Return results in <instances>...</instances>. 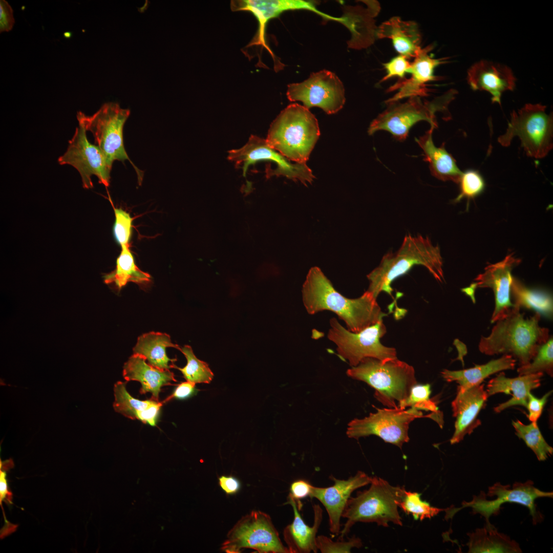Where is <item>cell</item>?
Wrapping results in <instances>:
<instances>
[{
    "label": "cell",
    "instance_id": "cell-11",
    "mask_svg": "<svg viewBox=\"0 0 553 553\" xmlns=\"http://www.w3.org/2000/svg\"><path fill=\"white\" fill-rule=\"evenodd\" d=\"M377 410L364 418L350 421L346 432L348 437L358 439L374 435L401 449L405 443L409 441V424L415 419L428 417L436 421L441 428L443 424L441 413L431 412L424 415L421 411L412 407L408 410L397 407Z\"/></svg>",
    "mask_w": 553,
    "mask_h": 553
},
{
    "label": "cell",
    "instance_id": "cell-26",
    "mask_svg": "<svg viewBox=\"0 0 553 553\" xmlns=\"http://www.w3.org/2000/svg\"><path fill=\"white\" fill-rule=\"evenodd\" d=\"M379 38H390L395 50L408 59L415 58L421 49V36L419 27L413 21H404L394 16L382 23L377 29Z\"/></svg>",
    "mask_w": 553,
    "mask_h": 553
},
{
    "label": "cell",
    "instance_id": "cell-48",
    "mask_svg": "<svg viewBox=\"0 0 553 553\" xmlns=\"http://www.w3.org/2000/svg\"><path fill=\"white\" fill-rule=\"evenodd\" d=\"M219 483L226 494H233L240 489L239 480L232 476H222L219 478Z\"/></svg>",
    "mask_w": 553,
    "mask_h": 553
},
{
    "label": "cell",
    "instance_id": "cell-32",
    "mask_svg": "<svg viewBox=\"0 0 553 553\" xmlns=\"http://www.w3.org/2000/svg\"><path fill=\"white\" fill-rule=\"evenodd\" d=\"M513 307L521 309H532L541 315L551 318L553 300L550 294L542 290L530 289L513 276L511 289Z\"/></svg>",
    "mask_w": 553,
    "mask_h": 553
},
{
    "label": "cell",
    "instance_id": "cell-16",
    "mask_svg": "<svg viewBox=\"0 0 553 553\" xmlns=\"http://www.w3.org/2000/svg\"><path fill=\"white\" fill-rule=\"evenodd\" d=\"M286 95L291 101H301L308 109L319 107L328 114L337 113L345 102L342 82L334 73L325 70L312 73L302 82L288 84Z\"/></svg>",
    "mask_w": 553,
    "mask_h": 553
},
{
    "label": "cell",
    "instance_id": "cell-25",
    "mask_svg": "<svg viewBox=\"0 0 553 553\" xmlns=\"http://www.w3.org/2000/svg\"><path fill=\"white\" fill-rule=\"evenodd\" d=\"M123 376L127 382H139L141 385L140 393L150 392L152 394L151 399L158 401L161 388L177 381L170 370L156 368L147 363L144 358L136 354L130 356L124 364Z\"/></svg>",
    "mask_w": 553,
    "mask_h": 553
},
{
    "label": "cell",
    "instance_id": "cell-14",
    "mask_svg": "<svg viewBox=\"0 0 553 553\" xmlns=\"http://www.w3.org/2000/svg\"><path fill=\"white\" fill-rule=\"evenodd\" d=\"M228 159L236 166L242 167L245 176L248 166L261 160L270 161L275 167L268 175L284 176L294 181H300L305 186L311 184L315 178L311 169L306 163L293 162L271 147L266 139L251 135L247 142L242 147L228 152Z\"/></svg>",
    "mask_w": 553,
    "mask_h": 553
},
{
    "label": "cell",
    "instance_id": "cell-27",
    "mask_svg": "<svg viewBox=\"0 0 553 553\" xmlns=\"http://www.w3.org/2000/svg\"><path fill=\"white\" fill-rule=\"evenodd\" d=\"M435 128L431 126L423 136L415 139L423 152V160L429 163L432 176L443 181H451L458 184L463 173L452 155L445 150L444 143L440 147L434 145L432 134Z\"/></svg>",
    "mask_w": 553,
    "mask_h": 553
},
{
    "label": "cell",
    "instance_id": "cell-43",
    "mask_svg": "<svg viewBox=\"0 0 553 553\" xmlns=\"http://www.w3.org/2000/svg\"><path fill=\"white\" fill-rule=\"evenodd\" d=\"M384 66L387 74L381 79L382 82L393 77H399L401 79L404 78L405 74L408 73L411 66V62L406 57L399 55L390 61L384 63Z\"/></svg>",
    "mask_w": 553,
    "mask_h": 553
},
{
    "label": "cell",
    "instance_id": "cell-31",
    "mask_svg": "<svg viewBox=\"0 0 553 553\" xmlns=\"http://www.w3.org/2000/svg\"><path fill=\"white\" fill-rule=\"evenodd\" d=\"M467 536L466 545L470 553L522 552L517 542L499 532L491 523H486L483 527L476 529Z\"/></svg>",
    "mask_w": 553,
    "mask_h": 553
},
{
    "label": "cell",
    "instance_id": "cell-47",
    "mask_svg": "<svg viewBox=\"0 0 553 553\" xmlns=\"http://www.w3.org/2000/svg\"><path fill=\"white\" fill-rule=\"evenodd\" d=\"M312 485L308 481L299 480L293 482L290 486V495L296 501L309 496Z\"/></svg>",
    "mask_w": 553,
    "mask_h": 553
},
{
    "label": "cell",
    "instance_id": "cell-10",
    "mask_svg": "<svg viewBox=\"0 0 553 553\" xmlns=\"http://www.w3.org/2000/svg\"><path fill=\"white\" fill-rule=\"evenodd\" d=\"M552 492L541 491L534 486V482L528 480L524 482H515L511 488L509 485H503L496 482L488 487L485 494L483 491L477 496H474L469 502L464 501L460 507H450L445 509V518L449 519L459 511L471 507L474 514L483 516L486 524H490V518L499 513L501 505L505 503H516L527 507L532 516L534 524L542 521V515L537 509L535 501L543 497L552 498Z\"/></svg>",
    "mask_w": 553,
    "mask_h": 553
},
{
    "label": "cell",
    "instance_id": "cell-21",
    "mask_svg": "<svg viewBox=\"0 0 553 553\" xmlns=\"http://www.w3.org/2000/svg\"><path fill=\"white\" fill-rule=\"evenodd\" d=\"M484 386L481 384L465 390L457 387L456 396L451 403L453 416L456 418L451 444L459 443L481 425L478 415L488 397Z\"/></svg>",
    "mask_w": 553,
    "mask_h": 553
},
{
    "label": "cell",
    "instance_id": "cell-29",
    "mask_svg": "<svg viewBox=\"0 0 553 553\" xmlns=\"http://www.w3.org/2000/svg\"><path fill=\"white\" fill-rule=\"evenodd\" d=\"M516 360L511 355L503 354L501 357L492 359L482 365L461 370L444 369L441 372L442 378L447 382L455 381L458 387L465 390L483 382L484 379L495 373L515 369Z\"/></svg>",
    "mask_w": 553,
    "mask_h": 553
},
{
    "label": "cell",
    "instance_id": "cell-12",
    "mask_svg": "<svg viewBox=\"0 0 553 553\" xmlns=\"http://www.w3.org/2000/svg\"><path fill=\"white\" fill-rule=\"evenodd\" d=\"M330 326L328 339L336 345L339 356L348 360L352 367L357 366L366 358L382 360L397 358L395 348L385 346L380 342L387 332L382 319L357 333L346 329L334 317L330 319Z\"/></svg>",
    "mask_w": 553,
    "mask_h": 553
},
{
    "label": "cell",
    "instance_id": "cell-6",
    "mask_svg": "<svg viewBox=\"0 0 553 553\" xmlns=\"http://www.w3.org/2000/svg\"><path fill=\"white\" fill-rule=\"evenodd\" d=\"M350 377L375 389V397L388 408H397L417 384L414 368L397 358L379 360L366 358L347 371Z\"/></svg>",
    "mask_w": 553,
    "mask_h": 553
},
{
    "label": "cell",
    "instance_id": "cell-22",
    "mask_svg": "<svg viewBox=\"0 0 553 553\" xmlns=\"http://www.w3.org/2000/svg\"><path fill=\"white\" fill-rule=\"evenodd\" d=\"M431 45L419 51L411 62L408 73L411 74L409 79H401L389 88V92L398 90V92L386 101V103L398 101L407 97H424L428 95L427 82L437 80L434 71L437 66L446 62V58H433L428 53L432 49Z\"/></svg>",
    "mask_w": 553,
    "mask_h": 553
},
{
    "label": "cell",
    "instance_id": "cell-7",
    "mask_svg": "<svg viewBox=\"0 0 553 553\" xmlns=\"http://www.w3.org/2000/svg\"><path fill=\"white\" fill-rule=\"evenodd\" d=\"M546 109L540 103H527L514 110L506 132L498 137V142L507 147L518 136L527 156L545 157L553 147V116L552 113H547Z\"/></svg>",
    "mask_w": 553,
    "mask_h": 553
},
{
    "label": "cell",
    "instance_id": "cell-36",
    "mask_svg": "<svg viewBox=\"0 0 553 553\" xmlns=\"http://www.w3.org/2000/svg\"><path fill=\"white\" fill-rule=\"evenodd\" d=\"M519 375L546 373L553 376V337L550 335L547 341L541 345L532 360L517 369Z\"/></svg>",
    "mask_w": 553,
    "mask_h": 553
},
{
    "label": "cell",
    "instance_id": "cell-34",
    "mask_svg": "<svg viewBox=\"0 0 553 553\" xmlns=\"http://www.w3.org/2000/svg\"><path fill=\"white\" fill-rule=\"evenodd\" d=\"M512 424L516 435L525 442L539 461H544L552 455L553 448L545 441L537 421L526 425L517 420L513 421Z\"/></svg>",
    "mask_w": 553,
    "mask_h": 553
},
{
    "label": "cell",
    "instance_id": "cell-17",
    "mask_svg": "<svg viewBox=\"0 0 553 553\" xmlns=\"http://www.w3.org/2000/svg\"><path fill=\"white\" fill-rule=\"evenodd\" d=\"M520 262V259L516 258L513 253L509 254L501 261L487 266L484 271L479 274L472 284L475 289L490 288L493 291L495 308L491 323L505 317L513 307L511 296L512 271Z\"/></svg>",
    "mask_w": 553,
    "mask_h": 553
},
{
    "label": "cell",
    "instance_id": "cell-8",
    "mask_svg": "<svg viewBox=\"0 0 553 553\" xmlns=\"http://www.w3.org/2000/svg\"><path fill=\"white\" fill-rule=\"evenodd\" d=\"M456 93L455 90H451L430 101L412 97L403 103L399 101L388 103L387 109L371 123L368 134L371 135L378 131H386L396 140L403 141L410 129L418 122L426 121L436 128V113L446 110Z\"/></svg>",
    "mask_w": 553,
    "mask_h": 553
},
{
    "label": "cell",
    "instance_id": "cell-18",
    "mask_svg": "<svg viewBox=\"0 0 553 553\" xmlns=\"http://www.w3.org/2000/svg\"><path fill=\"white\" fill-rule=\"evenodd\" d=\"M232 11L250 12L258 23V29L254 38L247 47L261 46L266 48L273 57L272 52L267 46L265 40L266 26L268 20L280 15L284 11L305 9L316 13L327 19L341 21V18L334 17L325 14L316 9L311 2L301 0H240L232 1L230 4Z\"/></svg>",
    "mask_w": 553,
    "mask_h": 553
},
{
    "label": "cell",
    "instance_id": "cell-3",
    "mask_svg": "<svg viewBox=\"0 0 553 553\" xmlns=\"http://www.w3.org/2000/svg\"><path fill=\"white\" fill-rule=\"evenodd\" d=\"M415 265L424 266L437 281H444L439 246H434L428 237L408 234L399 249L386 254L379 265L367 275L369 285L367 291L376 299L381 292L392 296V282Z\"/></svg>",
    "mask_w": 553,
    "mask_h": 553
},
{
    "label": "cell",
    "instance_id": "cell-44",
    "mask_svg": "<svg viewBox=\"0 0 553 553\" xmlns=\"http://www.w3.org/2000/svg\"><path fill=\"white\" fill-rule=\"evenodd\" d=\"M552 392V391L548 392L540 398L534 396L531 393H529L526 409L528 411L527 417L529 421L535 422L539 418L548 398Z\"/></svg>",
    "mask_w": 553,
    "mask_h": 553
},
{
    "label": "cell",
    "instance_id": "cell-19",
    "mask_svg": "<svg viewBox=\"0 0 553 553\" xmlns=\"http://www.w3.org/2000/svg\"><path fill=\"white\" fill-rule=\"evenodd\" d=\"M334 484L327 487L312 485L309 497L319 500L325 506L329 517L330 531L336 535L340 533V521L343 512L352 492L371 483L372 477L358 471L347 480H341L332 475L330 477Z\"/></svg>",
    "mask_w": 553,
    "mask_h": 553
},
{
    "label": "cell",
    "instance_id": "cell-40",
    "mask_svg": "<svg viewBox=\"0 0 553 553\" xmlns=\"http://www.w3.org/2000/svg\"><path fill=\"white\" fill-rule=\"evenodd\" d=\"M115 220L113 232L117 243L121 246L129 245L133 218L122 208H114Z\"/></svg>",
    "mask_w": 553,
    "mask_h": 553
},
{
    "label": "cell",
    "instance_id": "cell-13",
    "mask_svg": "<svg viewBox=\"0 0 553 553\" xmlns=\"http://www.w3.org/2000/svg\"><path fill=\"white\" fill-rule=\"evenodd\" d=\"M243 548L260 553H290L270 516L261 511H252L242 518L229 531L221 547L229 553L240 552Z\"/></svg>",
    "mask_w": 553,
    "mask_h": 553
},
{
    "label": "cell",
    "instance_id": "cell-46",
    "mask_svg": "<svg viewBox=\"0 0 553 553\" xmlns=\"http://www.w3.org/2000/svg\"><path fill=\"white\" fill-rule=\"evenodd\" d=\"M195 384L186 381L179 384L171 395L166 398L162 403H165L173 398L185 399L196 394L198 391Z\"/></svg>",
    "mask_w": 553,
    "mask_h": 553
},
{
    "label": "cell",
    "instance_id": "cell-1",
    "mask_svg": "<svg viewBox=\"0 0 553 553\" xmlns=\"http://www.w3.org/2000/svg\"><path fill=\"white\" fill-rule=\"evenodd\" d=\"M302 300L307 312L314 314L324 310L335 313L347 329L359 332L377 323L386 314L371 293L366 291L356 299L338 292L318 267L309 270L302 287Z\"/></svg>",
    "mask_w": 553,
    "mask_h": 553
},
{
    "label": "cell",
    "instance_id": "cell-23",
    "mask_svg": "<svg viewBox=\"0 0 553 553\" xmlns=\"http://www.w3.org/2000/svg\"><path fill=\"white\" fill-rule=\"evenodd\" d=\"M287 503L290 504L294 513V519L291 524L286 527L284 537L290 553L317 552L316 546V534L322 522L323 511L318 504L313 506L314 522L311 527L305 523L299 510L296 501L289 495Z\"/></svg>",
    "mask_w": 553,
    "mask_h": 553
},
{
    "label": "cell",
    "instance_id": "cell-39",
    "mask_svg": "<svg viewBox=\"0 0 553 553\" xmlns=\"http://www.w3.org/2000/svg\"><path fill=\"white\" fill-rule=\"evenodd\" d=\"M459 183L460 193L455 199V202L460 201L463 198H474L481 194L485 187L482 177L477 171L474 170L463 173Z\"/></svg>",
    "mask_w": 553,
    "mask_h": 553
},
{
    "label": "cell",
    "instance_id": "cell-35",
    "mask_svg": "<svg viewBox=\"0 0 553 553\" xmlns=\"http://www.w3.org/2000/svg\"><path fill=\"white\" fill-rule=\"evenodd\" d=\"M180 351L184 355L187 364L182 368L176 365L174 368L180 370L186 381L195 384L210 383L213 379L214 374L208 364L197 358L192 347L188 345H185L181 348Z\"/></svg>",
    "mask_w": 553,
    "mask_h": 553
},
{
    "label": "cell",
    "instance_id": "cell-9",
    "mask_svg": "<svg viewBox=\"0 0 553 553\" xmlns=\"http://www.w3.org/2000/svg\"><path fill=\"white\" fill-rule=\"evenodd\" d=\"M130 115L129 109L121 108L117 103L110 102L104 103L91 116L79 111L76 117L86 131L92 133L95 144L104 153L110 166L112 167L115 160L130 161L138 174L140 184L143 174L130 159L123 143V126Z\"/></svg>",
    "mask_w": 553,
    "mask_h": 553
},
{
    "label": "cell",
    "instance_id": "cell-38",
    "mask_svg": "<svg viewBox=\"0 0 553 553\" xmlns=\"http://www.w3.org/2000/svg\"><path fill=\"white\" fill-rule=\"evenodd\" d=\"M431 393L430 385L416 384L412 388L408 397L399 403L398 407L406 409L410 407L418 410L430 411L440 414L441 412L438 411L436 402L430 398Z\"/></svg>",
    "mask_w": 553,
    "mask_h": 553
},
{
    "label": "cell",
    "instance_id": "cell-45",
    "mask_svg": "<svg viewBox=\"0 0 553 553\" xmlns=\"http://www.w3.org/2000/svg\"><path fill=\"white\" fill-rule=\"evenodd\" d=\"M13 11L9 3L0 1V32L11 31L14 25Z\"/></svg>",
    "mask_w": 553,
    "mask_h": 553
},
{
    "label": "cell",
    "instance_id": "cell-5",
    "mask_svg": "<svg viewBox=\"0 0 553 553\" xmlns=\"http://www.w3.org/2000/svg\"><path fill=\"white\" fill-rule=\"evenodd\" d=\"M370 487L358 492L350 497L342 517L347 519L339 533V539L349 532L357 522H375L379 526L388 527L389 522L401 526L402 522L397 503L405 492L404 486H394L380 477H372Z\"/></svg>",
    "mask_w": 553,
    "mask_h": 553
},
{
    "label": "cell",
    "instance_id": "cell-20",
    "mask_svg": "<svg viewBox=\"0 0 553 553\" xmlns=\"http://www.w3.org/2000/svg\"><path fill=\"white\" fill-rule=\"evenodd\" d=\"M466 79L473 90L488 92L492 102L500 105L502 94L513 91L517 80L508 66L486 59L478 61L469 68Z\"/></svg>",
    "mask_w": 553,
    "mask_h": 553
},
{
    "label": "cell",
    "instance_id": "cell-41",
    "mask_svg": "<svg viewBox=\"0 0 553 553\" xmlns=\"http://www.w3.org/2000/svg\"><path fill=\"white\" fill-rule=\"evenodd\" d=\"M316 546L323 553L350 552L353 548H359L362 546L361 540L355 537L348 541L339 539L334 542L329 538L323 536H318L316 538Z\"/></svg>",
    "mask_w": 553,
    "mask_h": 553
},
{
    "label": "cell",
    "instance_id": "cell-4",
    "mask_svg": "<svg viewBox=\"0 0 553 553\" xmlns=\"http://www.w3.org/2000/svg\"><path fill=\"white\" fill-rule=\"evenodd\" d=\"M320 135L317 120L297 103L284 109L270 126L268 144L288 159L306 163Z\"/></svg>",
    "mask_w": 553,
    "mask_h": 553
},
{
    "label": "cell",
    "instance_id": "cell-42",
    "mask_svg": "<svg viewBox=\"0 0 553 553\" xmlns=\"http://www.w3.org/2000/svg\"><path fill=\"white\" fill-rule=\"evenodd\" d=\"M14 463L12 459L5 461H0V505L3 512V516L5 524L3 528L9 529L13 527L14 524L10 523L6 519L2 502L12 504V493L9 490L8 481L7 479V472L11 468L13 467Z\"/></svg>",
    "mask_w": 553,
    "mask_h": 553
},
{
    "label": "cell",
    "instance_id": "cell-28",
    "mask_svg": "<svg viewBox=\"0 0 553 553\" xmlns=\"http://www.w3.org/2000/svg\"><path fill=\"white\" fill-rule=\"evenodd\" d=\"M126 382L119 381L114 385V409L129 419L155 426L162 402L152 399L140 400L133 397L126 390Z\"/></svg>",
    "mask_w": 553,
    "mask_h": 553
},
{
    "label": "cell",
    "instance_id": "cell-37",
    "mask_svg": "<svg viewBox=\"0 0 553 553\" xmlns=\"http://www.w3.org/2000/svg\"><path fill=\"white\" fill-rule=\"evenodd\" d=\"M397 505L407 514H411L414 519L420 521L426 518L431 519L445 511V509L432 506L428 502L422 501L420 494L406 490Z\"/></svg>",
    "mask_w": 553,
    "mask_h": 553
},
{
    "label": "cell",
    "instance_id": "cell-2",
    "mask_svg": "<svg viewBox=\"0 0 553 553\" xmlns=\"http://www.w3.org/2000/svg\"><path fill=\"white\" fill-rule=\"evenodd\" d=\"M520 310L513 307L505 317L496 322L488 336L481 337L478 344L481 353L509 354L518 360L520 366L532 360L539 347L548 339L549 330L540 326L539 313L525 317Z\"/></svg>",
    "mask_w": 553,
    "mask_h": 553
},
{
    "label": "cell",
    "instance_id": "cell-15",
    "mask_svg": "<svg viewBox=\"0 0 553 553\" xmlns=\"http://www.w3.org/2000/svg\"><path fill=\"white\" fill-rule=\"evenodd\" d=\"M86 133L83 124L78 121L67 150L59 157L58 162L74 167L80 174L84 188L93 187L91 180L93 175L97 177L99 183L108 187L112 167L100 148L89 141Z\"/></svg>",
    "mask_w": 553,
    "mask_h": 553
},
{
    "label": "cell",
    "instance_id": "cell-30",
    "mask_svg": "<svg viewBox=\"0 0 553 553\" xmlns=\"http://www.w3.org/2000/svg\"><path fill=\"white\" fill-rule=\"evenodd\" d=\"M172 347L180 350L181 348L173 343L169 335L165 333L150 332L140 336L133 348V354H138L147 361L151 366L161 369L174 368L176 358L171 359L166 353V348Z\"/></svg>",
    "mask_w": 553,
    "mask_h": 553
},
{
    "label": "cell",
    "instance_id": "cell-33",
    "mask_svg": "<svg viewBox=\"0 0 553 553\" xmlns=\"http://www.w3.org/2000/svg\"><path fill=\"white\" fill-rule=\"evenodd\" d=\"M121 251L117 259L116 269L104 276L106 284H114L120 289L128 282L138 285H146L151 282V275L138 268L129 249V245L121 246Z\"/></svg>",
    "mask_w": 553,
    "mask_h": 553
},
{
    "label": "cell",
    "instance_id": "cell-24",
    "mask_svg": "<svg viewBox=\"0 0 553 553\" xmlns=\"http://www.w3.org/2000/svg\"><path fill=\"white\" fill-rule=\"evenodd\" d=\"M543 374L537 373L509 378L505 376L503 372H500L488 381L486 390L487 395L489 397L503 393L511 394L512 397L495 407L494 411L500 413L508 408L517 405L526 408L528 394L532 390L540 387Z\"/></svg>",
    "mask_w": 553,
    "mask_h": 553
}]
</instances>
